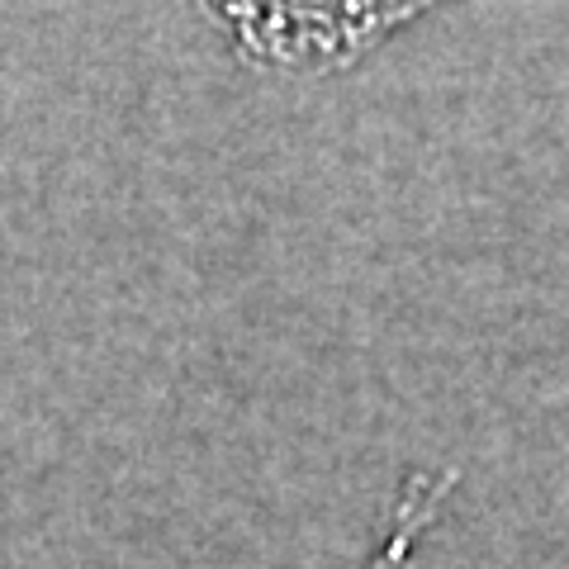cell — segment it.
Returning a JSON list of instances; mask_svg holds the SVG:
<instances>
[{"label": "cell", "instance_id": "2", "mask_svg": "<svg viewBox=\"0 0 569 569\" xmlns=\"http://www.w3.org/2000/svg\"><path fill=\"white\" fill-rule=\"evenodd\" d=\"M451 485H456L451 470H418V475H408L399 498H395V508H389L385 537L376 541V550H370V560L361 569H413L427 531H432L441 503H447Z\"/></svg>", "mask_w": 569, "mask_h": 569}, {"label": "cell", "instance_id": "1", "mask_svg": "<svg viewBox=\"0 0 569 569\" xmlns=\"http://www.w3.org/2000/svg\"><path fill=\"white\" fill-rule=\"evenodd\" d=\"M247 62L328 77L370 58L447 0H194Z\"/></svg>", "mask_w": 569, "mask_h": 569}]
</instances>
